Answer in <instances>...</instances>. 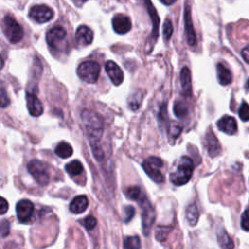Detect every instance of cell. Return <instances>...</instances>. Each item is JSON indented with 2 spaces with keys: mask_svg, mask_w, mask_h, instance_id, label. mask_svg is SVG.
<instances>
[{
  "mask_svg": "<svg viewBox=\"0 0 249 249\" xmlns=\"http://www.w3.org/2000/svg\"><path fill=\"white\" fill-rule=\"evenodd\" d=\"M81 117H82L83 124L85 125L86 131L90 140V145L99 144L98 141L103 132L102 121L99 118V116L91 111L84 110L81 114Z\"/></svg>",
  "mask_w": 249,
  "mask_h": 249,
  "instance_id": "1",
  "label": "cell"
},
{
  "mask_svg": "<svg viewBox=\"0 0 249 249\" xmlns=\"http://www.w3.org/2000/svg\"><path fill=\"white\" fill-rule=\"evenodd\" d=\"M194 171V163L193 160L186 156H183L176 166V169L174 172L170 174V181L175 186H183L187 184Z\"/></svg>",
  "mask_w": 249,
  "mask_h": 249,
  "instance_id": "2",
  "label": "cell"
},
{
  "mask_svg": "<svg viewBox=\"0 0 249 249\" xmlns=\"http://www.w3.org/2000/svg\"><path fill=\"white\" fill-rule=\"evenodd\" d=\"M1 27L6 38L12 44L18 43L23 38L24 33L21 25L12 16L4 17L1 22Z\"/></svg>",
  "mask_w": 249,
  "mask_h": 249,
  "instance_id": "3",
  "label": "cell"
},
{
  "mask_svg": "<svg viewBox=\"0 0 249 249\" xmlns=\"http://www.w3.org/2000/svg\"><path fill=\"white\" fill-rule=\"evenodd\" d=\"M99 74L100 65L95 61H84L80 63L77 68V75L79 78L88 84H94L98 80Z\"/></svg>",
  "mask_w": 249,
  "mask_h": 249,
  "instance_id": "4",
  "label": "cell"
},
{
  "mask_svg": "<svg viewBox=\"0 0 249 249\" xmlns=\"http://www.w3.org/2000/svg\"><path fill=\"white\" fill-rule=\"evenodd\" d=\"M143 169L146 174L156 183H162L164 177L161 172V167L163 166L162 160L158 157H149L142 163Z\"/></svg>",
  "mask_w": 249,
  "mask_h": 249,
  "instance_id": "5",
  "label": "cell"
},
{
  "mask_svg": "<svg viewBox=\"0 0 249 249\" xmlns=\"http://www.w3.org/2000/svg\"><path fill=\"white\" fill-rule=\"evenodd\" d=\"M27 170L39 185L46 186L50 182V174L44 162L38 160H32L27 164Z\"/></svg>",
  "mask_w": 249,
  "mask_h": 249,
  "instance_id": "6",
  "label": "cell"
},
{
  "mask_svg": "<svg viewBox=\"0 0 249 249\" xmlns=\"http://www.w3.org/2000/svg\"><path fill=\"white\" fill-rule=\"evenodd\" d=\"M139 203L141 205L142 209V229H143V233L144 235H148L150 233L151 228L156 220V212L151 204L150 200L146 197L143 196L140 198Z\"/></svg>",
  "mask_w": 249,
  "mask_h": 249,
  "instance_id": "7",
  "label": "cell"
},
{
  "mask_svg": "<svg viewBox=\"0 0 249 249\" xmlns=\"http://www.w3.org/2000/svg\"><path fill=\"white\" fill-rule=\"evenodd\" d=\"M29 18L38 23H45L53 18V11L46 5H35L29 10Z\"/></svg>",
  "mask_w": 249,
  "mask_h": 249,
  "instance_id": "8",
  "label": "cell"
},
{
  "mask_svg": "<svg viewBox=\"0 0 249 249\" xmlns=\"http://www.w3.org/2000/svg\"><path fill=\"white\" fill-rule=\"evenodd\" d=\"M34 211L33 203L28 199H21L17 203L16 212L19 222L26 223L31 218Z\"/></svg>",
  "mask_w": 249,
  "mask_h": 249,
  "instance_id": "9",
  "label": "cell"
},
{
  "mask_svg": "<svg viewBox=\"0 0 249 249\" xmlns=\"http://www.w3.org/2000/svg\"><path fill=\"white\" fill-rule=\"evenodd\" d=\"M66 38V31L61 26L51 28L46 34V40L51 49H56L57 46Z\"/></svg>",
  "mask_w": 249,
  "mask_h": 249,
  "instance_id": "10",
  "label": "cell"
},
{
  "mask_svg": "<svg viewBox=\"0 0 249 249\" xmlns=\"http://www.w3.org/2000/svg\"><path fill=\"white\" fill-rule=\"evenodd\" d=\"M184 21H185V31H186V36H187V42L190 46L194 47L196 45V37L191 18V10L190 6L186 3L185 5V10H184Z\"/></svg>",
  "mask_w": 249,
  "mask_h": 249,
  "instance_id": "11",
  "label": "cell"
},
{
  "mask_svg": "<svg viewBox=\"0 0 249 249\" xmlns=\"http://www.w3.org/2000/svg\"><path fill=\"white\" fill-rule=\"evenodd\" d=\"M105 71H106L108 77L110 78L111 82L115 86H119L123 83V81H124L123 70L113 60H108L105 63Z\"/></svg>",
  "mask_w": 249,
  "mask_h": 249,
  "instance_id": "12",
  "label": "cell"
},
{
  "mask_svg": "<svg viewBox=\"0 0 249 249\" xmlns=\"http://www.w3.org/2000/svg\"><path fill=\"white\" fill-rule=\"evenodd\" d=\"M112 26L116 33L124 34L131 29V21L128 17L118 14L112 18Z\"/></svg>",
  "mask_w": 249,
  "mask_h": 249,
  "instance_id": "13",
  "label": "cell"
},
{
  "mask_svg": "<svg viewBox=\"0 0 249 249\" xmlns=\"http://www.w3.org/2000/svg\"><path fill=\"white\" fill-rule=\"evenodd\" d=\"M217 126L218 128L229 134V135H233L237 131V123L235 119L231 116H223L218 122H217Z\"/></svg>",
  "mask_w": 249,
  "mask_h": 249,
  "instance_id": "14",
  "label": "cell"
},
{
  "mask_svg": "<svg viewBox=\"0 0 249 249\" xmlns=\"http://www.w3.org/2000/svg\"><path fill=\"white\" fill-rule=\"evenodd\" d=\"M76 42L80 46H88L93 40V32L87 25H80L75 32Z\"/></svg>",
  "mask_w": 249,
  "mask_h": 249,
  "instance_id": "15",
  "label": "cell"
},
{
  "mask_svg": "<svg viewBox=\"0 0 249 249\" xmlns=\"http://www.w3.org/2000/svg\"><path fill=\"white\" fill-rule=\"evenodd\" d=\"M26 104L28 112L33 117H38L43 113V105L40 99L32 92L26 93Z\"/></svg>",
  "mask_w": 249,
  "mask_h": 249,
  "instance_id": "16",
  "label": "cell"
},
{
  "mask_svg": "<svg viewBox=\"0 0 249 249\" xmlns=\"http://www.w3.org/2000/svg\"><path fill=\"white\" fill-rule=\"evenodd\" d=\"M205 146L208 152V155L211 157H216L221 152V146L217 140L215 134L211 129H209L205 136Z\"/></svg>",
  "mask_w": 249,
  "mask_h": 249,
  "instance_id": "17",
  "label": "cell"
},
{
  "mask_svg": "<svg viewBox=\"0 0 249 249\" xmlns=\"http://www.w3.org/2000/svg\"><path fill=\"white\" fill-rule=\"evenodd\" d=\"M89 205V199L86 196L80 195L75 196L72 201L69 204V209L74 214H80L83 213Z\"/></svg>",
  "mask_w": 249,
  "mask_h": 249,
  "instance_id": "18",
  "label": "cell"
},
{
  "mask_svg": "<svg viewBox=\"0 0 249 249\" xmlns=\"http://www.w3.org/2000/svg\"><path fill=\"white\" fill-rule=\"evenodd\" d=\"M180 84L184 94L190 95L192 92V80L190 69L187 66H184L180 72Z\"/></svg>",
  "mask_w": 249,
  "mask_h": 249,
  "instance_id": "19",
  "label": "cell"
},
{
  "mask_svg": "<svg viewBox=\"0 0 249 249\" xmlns=\"http://www.w3.org/2000/svg\"><path fill=\"white\" fill-rule=\"evenodd\" d=\"M216 69H217L218 81L222 86H227L231 83L232 75L228 67H226L223 63H218L216 66Z\"/></svg>",
  "mask_w": 249,
  "mask_h": 249,
  "instance_id": "20",
  "label": "cell"
},
{
  "mask_svg": "<svg viewBox=\"0 0 249 249\" xmlns=\"http://www.w3.org/2000/svg\"><path fill=\"white\" fill-rule=\"evenodd\" d=\"M54 153L61 159H67L72 156L73 148L71 147L70 144L63 141L56 145V147L54 149Z\"/></svg>",
  "mask_w": 249,
  "mask_h": 249,
  "instance_id": "21",
  "label": "cell"
},
{
  "mask_svg": "<svg viewBox=\"0 0 249 249\" xmlns=\"http://www.w3.org/2000/svg\"><path fill=\"white\" fill-rule=\"evenodd\" d=\"M198 210L196 203H190L186 208V219L191 226H195L198 220Z\"/></svg>",
  "mask_w": 249,
  "mask_h": 249,
  "instance_id": "22",
  "label": "cell"
},
{
  "mask_svg": "<svg viewBox=\"0 0 249 249\" xmlns=\"http://www.w3.org/2000/svg\"><path fill=\"white\" fill-rule=\"evenodd\" d=\"M65 171L72 176H77L84 171V167L80 160H74L65 165Z\"/></svg>",
  "mask_w": 249,
  "mask_h": 249,
  "instance_id": "23",
  "label": "cell"
},
{
  "mask_svg": "<svg viewBox=\"0 0 249 249\" xmlns=\"http://www.w3.org/2000/svg\"><path fill=\"white\" fill-rule=\"evenodd\" d=\"M218 242L221 249H233L234 243L227 231H222L218 233Z\"/></svg>",
  "mask_w": 249,
  "mask_h": 249,
  "instance_id": "24",
  "label": "cell"
},
{
  "mask_svg": "<svg viewBox=\"0 0 249 249\" xmlns=\"http://www.w3.org/2000/svg\"><path fill=\"white\" fill-rule=\"evenodd\" d=\"M145 3H146V6H147V10H148V12H149V14L152 18V20H153V37H154V39H157V37H158L159 18H158L157 12L154 10V7L151 4L150 0H145Z\"/></svg>",
  "mask_w": 249,
  "mask_h": 249,
  "instance_id": "25",
  "label": "cell"
},
{
  "mask_svg": "<svg viewBox=\"0 0 249 249\" xmlns=\"http://www.w3.org/2000/svg\"><path fill=\"white\" fill-rule=\"evenodd\" d=\"M173 112H174V115L177 117V118H184L187 113H188V109H187V106L184 102L182 101H176L174 103V106H173Z\"/></svg>",
  "mask_w": 249,
  "mask_h": 249,
  "instance_id": "26",
  "label": "cell"
},
{
  "mask_svg": "<svg viewBox=\"0 0 249 249\" xmlns=\"http://www.w3.org/2000/svg\"><path fill=\"white\" fill-rule=\"evenodd\" d=\"M168 135L172 140H175L182 131V125L176 122H171L168 125Z\"/></svg>",
  "mask_w": 249,
  "mask_h": 249,
  "instance_id": "27",
  "label": "cell"
},
{
  "mask_svg": "<svg viewBox=\"0 0 249 249\" xmlns=\"http://www.w3.org/2000/svg\"><path fill=\"white\" fill-rule=\"evenodd\" d=\"M124 249H139L140 239L138 236H127L124 240Z\"/></svg>",
  "mask_w": 249,
  "mask_h": 249,
  "instance_id": "28",
  "label": "cell"
},
{
  "mask_svg": "<svg viewBox=\"0 0 249 249\" xmlns=\"http://www.w3.org/2000/svg\"><path fill=\"white\" fill-rule=\"evenodd\" d=\"M142 100V93L140 91H137L131 95V97L128 100V105L131 110H137L140 106Z\"/></svg>",
  "mask_w": 249,
  "mask_h": 249,
  "instance_id": "29",
  "label": "cell"
},
{
  "mask_svg": "<svg viewBox=\"0 0 249 249\" xmlns=\"http://www.w3.org/2000/svg\"><path fill=\"white\" fill-rule=\"evenodd\" d=\"M140 195H141V190L137 186H131L125 190V196L129 199L137 200L138 198H140Z\"/></svg>",
  "mask_w": 249,
  "mask_h": 249,
  "instance_id": "30",
  "label": "cell"
},
{
  "mask_svg": "<svg viewBox=\"0 0 249 249\" xmlns=\"http://www.w3.org/2000/svg\"><path fill=\"white\" fill-rule=\"evenodd\" d=\"M171 231V227L168 226V227H165V226H159L157 228V231H156V238L159 240V241H163L166 236L168 235L169 231Z\"/></svg>",
  "mask_w": 249,
  "mask_h": 249,
  "instance_id": "31",
  "label": "cell"
},
{
  "mask_svg": "<svg viewBox=\"0 0 249 249\" xmlns=\"http://www.w3.org/2000/svg\"><path fill=\"white\" fill-rule=\"evenodd\" d=\"M238 116L243 122H247L249 120V106L246 101H243L238 109Z\"/></svg>",
  "mask_w": 249,
  "mask_h": 249,
  "instance_id": "32",
  "label": "cell"
},
{
  "mask_svg": "<svg viewBox=\"0 0 249 249\" xmlns=\"http://www.w3.org/2000/svg\"><path fill=\"white\" fill-rule=\"evenodd\" d=\"M173 33V25L169 19H165L163 22V37L166 41L169 40Z\"/></svg>",
  "mask_w": 249,
  "mask_h": 249,
  "instance_id": "33",
  "label": "cell"
},
{
  "mask_svg": "<svg viewBox=\"0 0 249 249\" xmlns=\"http://www.w3.org/2000/svg\"><path fill=\"white\" fill-rule=\"evenodd\" d=\"M81 224L88 230V231H91L95 228L96 226V219L93 216H88L85 219H83L81 221Z\"/></svg>",
  "mask_w": 249,
  "mask_h": 249,
  "instance_id": "34",
  "label": "cell"
},
{
  "mask_svg": "<svg viewBox=\"0 0 249 249\" xmlns=\"http://www.w3.org/2000/svg\"><path fill=\"white\" fill-rule=\"evenodd\" d=\"M124 223H128L134 216V213H135V209L133 206L131 205H126L124 208Z\"/></svg>",
  "mask_w": 249,
  "mask_h": 249,
  "instance_id": "35",
  "label": "cell"
},
{
  "mask_svg": "<svg viewBox=\"0 0 249 249\" xmlns=\"http://www.w3.org/2000/svg\"><path fill=\"white\" fill-rule=\"evenodd\" d=\"M9 103H10V99L8 97L6 89L4 88L0 87V107L5 108L9 105Z\"/></svg>",
  "mask_w": 249,
  "mask_h": 249,
  "instance_id": "36",
  "label": "cell"
},
{
  "mask_svg": "<svg viewBox=\"0 0 249 249\" xmlns=\"http://www.w3.org/2000/svg\"><path fill=\"white\" fill-rule=\"evenodd\" d=\"M241 228L245 231H249V219H248V210L245 209L241 216Z\"/></svg>",
  "mask_w": 249,
  "mask_h": 249,
  "instance_id": "37",
  "label": "cell"
},
{
  "mask_svg": "<svg viewBox=\"0 0 249 249\" xmlns=\"http://www.w3.org/2000/svg\"><path fill=\"white\" fill-rule=\"evenodd\" d=\"M8 208H9L8 201L4 197L0 196V215L5 214L8 211Z\"/></svg>",
  "mask_w": 249,
  "mask_h": 249,
  "instance_id": "38",
  "label": "cell"
},
{
  "mask_svg": "<svg viewBox=\"0 0 249 249\" xmlns=\"http://www.w3.org/2000/svg\"><path fill=\"white\" fill-rule=\"evenodd\" d=\"M241 54H242V57L245 60V62L249 63V48H248V46L244 47V49L241 51Z\"/></svg>",
  "mask_w": 249,
  "mask_h": 249,
  "instance_id": "39",
  "label": "cell"
},
{
  "mask_svg": "<svg viewBox=\"0 0 249 249\" xmlns=\"http://www.w3.org/2000/svg\"><path fill=\"white\" fill-rule=\"evenodd\" d=\"M161 3H163L164 5H171L174 2H176L177 0H160Z\"/></svg>",
  "mask_w": 249,
  "mask_h": 249,
  "instance_id": "40",
  "label": "cell"
},
{
  "mask_svg": "<svg viewBox=\"0 0 249 249\" xmlns=\"http://www.w3.org/2000/svg\"><path fill=\"white\" fill-rule=\"evenodd\" d=\"M3 66H4V60H3V58L0 55V69H2Z\"/></svg>",
  "mask_w": 249,
  "mask_h": 249,
  "instance_id": "41",
  "label": "cell"
},
{
  "mask_svg": "<svg viewBox=\"0 0 249 249\" xmlns=\"http://www.w3.org/2000/svg\"><path fill=\"white\" fill-rule=\"evenodd\" d=\"M76 1H78V2H82V3H83V2H86L87 0H76Z\"/></svg>",
  "mask_w": 249,
  "mask_h": 249,
  "instance_id": "42",
  "label": "cell"
}]
</instances>
